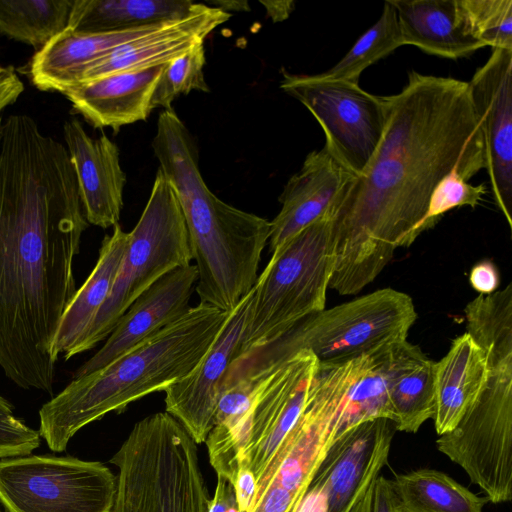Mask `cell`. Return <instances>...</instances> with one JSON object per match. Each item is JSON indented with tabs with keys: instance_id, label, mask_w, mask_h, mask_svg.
Wrapping results in <instances>:
<instances>
[{
	"instance_id": "22",
	"label": "cell",
	"mask_w": 512,
	"mask_h": 512,
	"mask_svg": "<svg viewBox=\"0 0 512 512\" xmlns=\"http://www.w3.org/2000/svg\"><path fill=\"white\" fill-rule=\"evenodd\" d=\"M160 24L103 34H79L67 28L35 52L28 66L30 81L41 91L63 93L80 84L92 63Z\"/></svg>"
},
{
	"instance_id": "36",
	"label": "cell",
	"mask_w": 512,
	"mask_h": 512,
	"mask_svg": "<svg viewBox=\"0 0 512 512\" xmlns=\"http://www.w3.org/2000/svg\"><path fill=\"white\" fill-rule=\"evenodd\" d=\"M232 486L240 512H249L256 496V479L251 470L239 467Z\"/></svg>"
},
{
	"instance_id": "16",
	"label": "cell",
	"mask_w": 512,
	"mask_h": 512,
	"mask_svg": "<svg viewBox=\"0 0 512 512\" xmlns=\"http://www.w3.org/2000/svg\"><path fill=\"white\" fill-rule=\"evenodd\" d=\"M252 294L253 290L230 312L216 339L191 372L164 390L165 412L182 424L196 444L205 442L213 427L222 381L239 352Z\"/></svg>"
},
{
	"instance_id": "17",
	"label": "cell",
	"mask_w": 512,
	"mask_h": 512,
	"mask_svg": "<svg viewBox=\"0 0 512 512\" xmlns=\"http://www.w3.org/2000/svg\"><path fill=\"white\" fill-rule=\"evenodd\" d=\"M198 280L194 264L178 267L144 290L119 319L104 345L74 374L96 371L178 320L189 309Z\"/></svg>"
},
{
	"instance_id": "40",
	"label": "cell",
	"mask_w": 512,
	"mask_h": 512,
	"mask_svg": "<svg viewBox=\"0 0 512 512\" xmlns=\"http://www.w3.org/2000/svg\"><path fill=\"white\" fill-rule=\"evenodd\" d=\"M264 5L268 17L274 22L287 19L295 7V2L290 0L284 1H261Z\"/></svg>"
},
{
	"instance_id": "1",
	"label": "cell",
	"mask_w": 512,
	"mask_h": 512,
	"mask_svg": "<svg viewBox=\"0 0 512 512\" xmlns=\"http://www.w3.org/2000/svg\"><path fill=\"white\" fill-rule=\"evenodd\" d=\"M88 225L66 147L32 117L10 115L0 139V367L21 388L52 394V342Z\"/></svg>"
},
{
	"instance_id": "15",
	"label": "cell",
	"mask_w": 512,
	"mask_h": 512,
	"mask_svg": "<svg viewBox=\"0 0 512 512\" xmlns=\"http://www.w3.org/2000/svg\"><path fill=\"white\" fill-rule=\"evenodd\" d=\"M468 86L481 124L492 194L512 229V50L493 49Z\"/></svg>"
},
{
	"instance_id": "8",
	"label": "cell",
	"mask_w": 512,
	"mask_h": 512,
	"mask_svg": "<svg viewBox=\"0 0 512 512\" xmlns=\"http://www.w3.org/2000/svg\"><path fill=\"white\" fill-rule=\"evenodd\" d=\"M111 292L76 355L109 336L134 300L166 273L191 264L185 220L175 190L159 168L146 206L132 231Z\"/></svg>"
},
{
	"instance_id": "7",
	"label": "cell",
	"mask_w": 512,
	"mask_h": 512,
	"mask_svg": "<svg viewBox=\"0 0 512 512\" xmlns=\"http://www.w3.org/2000/svg\"><path fill=\"white\" fill-rule=\"evenodd\" d=\"M478 345L488 376L478 398L457 426L438 437L437 449L458 464L489 502L512 499V336Z\"/></svg>"
},
{
	"instance_id": "2",
	"label": "cell",
	"mask_w": 512,
	"mask_h": 512,
	"mask_svg": "<svg viewBox=\"0 0 512 512\" xmlns=\"http://www.w3.org/2000/svg\"><path fill=\"white\" fill-rule=\"evenodd\" d=\"M386 124L369 165L339 197L332 216L329 288L352 295L370 284L397 248L423 233L430 197L456 171L468 181L486 168L481 124L468 82L411 71L382 96Z\"/></svg>"
},
{
	"instance_id": "6",
	"label": "cell",
	"mask_w": 512,
	"mask_h": 512,
	"mask_svg": "<svg viewBox=\"0 0 512 512\" xmlns=\"http://www.w3.org/2000/svg\"><path fill=\"white\" fill-rule=\"evenodd\" d=\"M333 267L332 216L327 214L271 254L253 286L237 356L278 339L324 310Z\"/></svg>"
},
{
	"instance_id": "41",
	"label": "cell",
	"mask_w": 512,
	"mask_h": 512,
	"mask_svg": "<svg viewBox=\"0 0 512 512\" xmlns=\"http://www.w3.org/2000/svg\"><path fill=\"white\" fill-rule=\"evenodd\" d=\"M376 478L370 483L368 488L358 497L357 501L351 508L350 512H371L373 489Z\"/></svg>"
},
{
	"instance_id": "37",
	"label": "cell",
	"mask_w": 512,
	"mask_h": 512,
	"mask_svg": "<svg viewBox=\"0 0 512 512\" xmlns=\"http://www.w3.org/2000/svg\"><path fill=\"white\" fill-rule=\"evenodd\" d=\"M24 91V84L12 66L0 65V113Z\"/></svg>"
},
{
	"instance_id": "27",
	"label": "cell",
	"mask_w": 512,
	"mask_h": 512,
	"mask_svg": "<svg viewBox=\"0 0 512 512\" xmlns=\"http://www.w3.org/2000/svg\"><path fill=\"white\" fill-rule=\"evenodd\" d=\"M191 0H74L68 28L79 34L119 32L185 17Z\"/></svg>"
},
{
	"instance_id": "9",
	"label": "cell",
	"mask_w": 512,
	"mask_h": 512,
	"mask_svg": "<svg viewBox=\"0 0 512 512\" xmlns=\"http://www.w3.org/2000/svg\"><path fill=\"white\" fill-rule=\"evenodd\" d=\"M417 319L411 297L384 288L324 309L283 335L292 354L306 349L320 364L374 355L407 341Z\"/></svg>"
},
{
	"instance_id": "21",
	"label": "cell",
	"mask_w": 512,
	"mask_h": 512,
	"mask_svg": "<svg viewBox=\"0 0 512 512\" xmlns=\"http://www.w3.org/2000/svg\"><path fill=\"white\" fill-rule=\"evenodd\" d=\"M165 65L112 73L62 94L93 127H111L116 131L149 116L151 97Z\"/></svg>"
},
{
	"instance_id": "19",
	"label": "cell",
	"mask_w": 512,
	"mask_h": 512,
	"mask_svg": "<svg viewBox=\"0 0 512 512\" xmlns=\"http://www.w3.org/2000/svg\"><path fill=\"white\" fill-rule=\"evenodd\" d=\"M354 177L325 147L310 152L279 197L281 209L270 221L271 254L310 224L327 214L333 216L339 197Z\"/></svg>"
},
{
	"instance_id": "34",
	"label": "cell",
	"mask_w": 512,
	"mask_h": 512,
	"mask_svg": "<svg viewBox=\"0 0 512 512\" xmlns=\"http://www.w3.org/2000/svg\"><path fill=\"white\" fill-rule=\"evenodd\" d=\"M40 443L39 431L17 418L11 404L0 395V458L30 455Z\"/></svg>"
},
{
	"instance_id": "3",
	"label": "cell",
	"mask_w": 512,
	"mask_h": 512,
	"mask_svg": "<svg viewBox=\"0 0 512 512\" xmlns=\"http://www.w3.org/2000/svg\"><path fill=\"white\" fill-rule=\"evenodd\" d=\"M152 147L181 206L200 302L231 312L256 283L270 221L225 203L207 187L195 138L173 109L159 115Z\"/></svg>"
},
{
	"instance_id": "42",
	"label": "cell",
	"mask_w": 512,
	"mask_h": 512,
	"mask_svg": "<svg viewBox=\"0 0 512 512\" xmlns=\"http://www.w3.org/2000/svg\"><path fill=\"white\" fill-rule=\"evenodd\" d=\"M211 6L221 9L224 12L233 11H249L250 7L247 1H228V0H216L209 1Z\"/></svg>"
},
{
	"instance_id": "5",
	"label": "cell",
	"mask_w": 512,
	"mask_h": 512,
	"mask_svg": "<svg viewBox=\"0 0 512 512\" xmlns=\"http://www.w3.org/2000/svg\"><path fill=\"white\" fill-rule=\"evenodd\" d=\"M110 462L118 468L111 512H209L197 444L167 412L137 422Z\"/></svg>"
},
{
	"instance_id": "11",
	"label": "cell",
	"mask_w": 512,
	"mask_h": 512,
	"mask_svg": "<svg viewBox=\"0 0 512 512\" xmlns=\"http://www.w3.org/2000/svg\"><path fill=\"white\" fill-rule=\"evenodd\" d=\"M116 476L101 462L26 455L0 461L7 512H111Z\"/></svg>"
},
{
	"instance_id": "13",
	"label": "cell",
	"mask_w": 512,
	"mask_h": 512,
	"mask_svg": "<svg viewBox=\"0 0 512 512\" xmlns=\"http://www.w3.org/2000/svg\"><path fill=\"white\" fill-rule=\"evenodd\" d=\"M319 361L303 349L277 363L256 384L241 427L237 470L252 471L256 487L282 442L295 425L310 393Z\"/></svg>"
},
{
	"instance_id": "29",
	"label": "cell",
	"mask_w": 512,
	"mask_h": 512,
	"mask_svg": "<svg viewBox=\"0 0 512 512\" xmlns=\"http://www.w3.org/2000/svg\"><path fill=\"white\" fill-rule=\"evenodd\" d=\"M74 0H0V33L43 49L68 28Z\"/></svg>"
},
{
	"instance_id": "24",
	"label": "cell",
	"mask_w": 512,
	"mask_h": 512,
	"mask_svg": "<svg viewBox=\"0 0 512 512\" xmlns=\"http://www.w3.org/2000/svg\"><path fill=\"white\" fill-rule=\"evenodd\" d=\"M128 239V232L123 231L119 224L113 227L111 235L104 237L96 265L76 290L59 322L51 347L55 362L60 354L65 360L76 355L78 346L111 292Z\"/></svg>"
},
{
	"instance_id": "32",
	"label": "cell",
	"mask_w": 512,
	"mask_h": 512,
	"mask_svg": "<svg viewBox=\"0 0 512 512\" xmlns=\"http://www.w3.org/2000/svg\"><path fill=\"white\" fill-rule=\"evenodd\" d=\"M475 38L493 49L512 50V0H459Z\"/></svg>"
},
{
	"instance_id": "43",
	"label": "cell",
	"mask_w": 512,
	"mask_h": 512,
	"mask_svg": "<svg viewBox=\"0 0 512 512\" xmlns=\"http://www.w3.org/2000/svg\"><path fill=\"white\" fill-rule=\"evenodd\" d=\"M2 124H3V120H2V117L0 115V139H1Z\"/></svg>"
},
{
	"instance_id": "26",
	"label": "cell",
	"mask_w": 512,
	"mask_h": 512,
	"mask_svg": "<svg viewBox=\"0 0 512 512\" xmlns=\"http://www.w3.org/2000/svg\"><path fill=\"white\" fill-rule=\"evenodd\" d=\"M434 361L405 341L394 348L386 389L395 431L416 433L435 414Z\"/></svg>"
},
{
	"instance_id": "39",
	"label": "cell",
	"mask_w": 512,
	"mask_h": 512,
	"mask_svg": "<svg viewBox=\"0 0 512 512\" xmlns=\"http://www.w3.org/2000/svg\"><path fill=\"white\" fill-rule=\"evenodd\" d=\"M209 512H240L232 484L222 477H217L213 497L210 499Z\"/></svg>"
},
{
	"instance_id": "25",
	"label": "cell",
	"mask_w": 512,
	"mask_h": 512,
	"mask_svg": "<svg viewBox=\"0 0 512 512\" xmlns=\"http://www.w3.org/2000/svg\"><path fill=\"white\" fill-rule=\"evenodd\" d=\"M488 376L484 350L467 332L456 337L434 363L436 433L453 430L478 398Z\"/></svg>"
},
{
	"instance_id": "10",
	"label": "cell",
	"mask_w": 512,
	"mask_h": 512,
	"mask_svg": "<svg viewBox=\"0 0 512 512\" xmlns=\"http://www.w3.org/2000/svg\"><path fill=\"white\" fill-rule=\"evenodd\" d=\"M369 356L336 364L319 363L304 408L258 484L256 496L274 486L302 501L330 446L340 435L352 386Z\"/></svg>"
},
{
	"instance_id": "28",
	"label": "cell",
	"mask_w": 512,
	"mask_h": 512,
	"mask_svg": "<svg viewBox=\"0 0 512 512\" xmlns=\"http://www.w3.org/2000/svg\"><path fill=\"white\" fill-rule=\"evenodd\" d=\"M391 484L398 512H483L489 502L435 469L396 474Z\"/></svg>"
},
{
	"instance_id": "20",
	"label": "cell",
	"mask_w": 512,
	"mask_h": 512,
	"mask_svg": "<svg viewBox=\"0 0 512 512\" xmlns=\"http://www.w3.org/2000/svg\"><path fill=\"white\" fill-rule=\"evenodd\" d=\"M230 16L219 8L197 3L185 17L166 21L92 63L80 84L116 72L165 65L195 45L204 43L205 38Z\"/></svg>"
},
{
	"instance_id": "30",
	"label": "cell",
	"mask_w": 512,
	"mask_h": 512,
	"mask_svg": "<svg viewBox=\"0 0 512 512\" xmlns=\"http://www.w3.org/2000/svg\"><path fill=\"white\" fill-rule=\"evenodd\" d=\"M403 45L396 10L387 0L378 21L357 39L338 63L318 75L325 79L358 82L367 67Z\"/></svg>"
},
{
	"instance_id": "14",
	"label": "cell",
	"mask_w": 512,
	"mask_h": 512,
	"mask_svg": "<svg viewBox=\"0 0 512 512\" xmlns=\"http://www.w3.org/2000/svg\"><path fill=\"white\" fill-rule=\"evenodd\" d=\"M385 418L369 420L330 446L296 512H350L387 464L394 435Z\"/></svg>"
},
{
	"instance_id": "12",
	"label": "cell",
	"mask_w": 512,
	"mask_h": 512,
	"mask_svg": "<svg viewBox=\"0 0 512 512\" xmlns=\"http://www.w3.org/2000/svg\"><path fill=\"white\" fill-rule=\"evenodd\" d=\"M280 88L301 102L322 127L325 148L348 171L360 176L382 139L386 114L382 96L358 82L281 71Z\"/></svg>"
},
{
	"instance_id": "35",
	"label": "cell",
	"mask_w": 512,
	"mask_h": 512,
	"mask_svg": "<svg viewBox=\"0 0 512 512\" xmlns=\"http://www.w3.org/2000/svg\"><path fill=\"white\" fill-rule=\"evenodd\" d=\"M469 282L472 288L482 295L497 291L500 284L497 266L490 260L477 262L470 270Z\"/></svg>"
},
{
	"instance_id": "23",
	"label": "cell",
	"mask_w": 512,
	"mask_h": 512,
	"mask_svg": "<svg viewBox=\"0 0 512 512\" xmlns=\"http://www.w3.org/2000/svg\"><path fill=\"white\" fill-rule=\"evenodd\" d=\"M404 45L443 58L466 57L486 47L471 33L459 0H389Z\"/></svg>"
},
{
	"instance_id": "33",
	"label": "cell",
	"mask_w": 512,
	"mask_h": 512,
	"mask_svg": "<svg viewBox=\"0 0 512 512\" xmlns=\"http://www.w3.org/2000/svg\"><path fill=\"white\" fill-rule=\"evenodd\" d=\"M487 193L484 184L472 185L456 171L447 174L435 187L422 224V232L432 228L448 211L461 207H476Z\"/></svg>"
},
{
	"instance_id": "31",
	"label": "cell",
	"mask_w": 512,
	"mask_h": 512,
	"mask_svg": "<svg viewBox=\"0 0 512 512\" xmlns=\"http://www.w3.org/2000/svg\"><path fill=\"white\" fill-rule=\"evenodd\" d=\"M206 63L204 43L195 45L189 51L167 63L157 81L151 97V109L162 107L172 109V102L180 94L192 90L209 92L204 76Z\"/></svg>"
},
{
	"instance_id": "18",
	"label": "cell",
	"mask_w": 512,
	"mask_h": 512,
	"mask_svg": "<svg viewBox=\"0 0 512 512\" xmlns=\"http://www.w3.org/2000/svg\"><path fill=\"white\" fill-rule=\"evenodd\" d=\"M63 133L87 222L103 229L114 227L126 183L117 145L105 134L92 138L77 119L66 121Z\"/></svg>"
},
{
	"instance_id": "38",
	"label": "cell",
	"mask_w": 512,
	"mask_h": 512,
	"mask_svg": "<svg viewBox=\"0 0 512 512\" xmlns=\"http://www.w3.org/2000/svg\"><path fill=\"white\" fill-rule=\"evenodd\" d=\"M371 512H398L391 480L382 475H378L375 480Z\"/></svg>"
},
{
	"instance_id": "4",
	"label": "cell",
	"mask_w": 512,
	"mask_h": 512,
	"mask_svg": "<svg viewBox=\"0 0 512 512\" xmlns=\"http://www.w3.org/2000/svg\"><path fill=\"white\" fill-rule=\"evenodd\" d=\"M230 312L199 302L178 320L106 366L74 378L39 410L40 436L63 452L84 426L122 412L188 375L208 351Z\"/></svg>"
}]
</instances>
